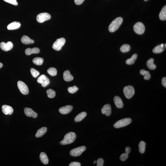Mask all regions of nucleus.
Masks as SVG:
<instances>
[{"instance_id": "35", "label": "nucleus", "mask_w": 166, "mask_h": 166, "mask_svg": "<svg viewBox=\"0 0 166 166\" xmlns=\"http://www.w3.org/2000/svg\"><path fill=\"white\" fill-rule=\"evenodd\" d=\"M78 88L75 85H74L73 86L69 88L68 89V91L70 93H74L78 91Z\"/></svg>"}, {"instance_id": "38", "label": "nucleus", "mask_w": 166, "mask_h": 166, "mask_svg": "<svg viewBox=\"0 0 166 166\" xmlns=\"http://www.w3.org/2000/svg\"><path fill=\"white\" fill-rule=\"evenodd\" d=\"M97 166H103L104 164V160L102 158L98 159L97 161Z\"/></svg>"}, {"instance_id": "11", "label": "nucleus", "mask_w": 166, "mask_h": 166, "mask_svg": "<svg viewBox=\"0 0 166 166\" xmlns=\"http://www.w3.org/2000/svg\"><path fill=\"white\" fill-rule=\"evenodd\" d=\"M0 47L2 50L4 51L8 52L12 49L13 45L12 43L10 41L6 43L2 42L0 44Z\"/></svg>"}, {"instance_id": "1", "label": "nucleus", "mask_w": 166, "mask_h": 166, "mask_svg": "<svg viewBox=\"0 0 166 166\" xmlns=\"http://www.w3.org/2000/svg\"><path fill=\"white\" fill-rule=\"evenodd\" d=\"M76 138V135L75 133L70 132L65 135L63 140L60 142L61 145H67L74 142Z\"/></svg>"}, {"instance_id": "37", "label": "nucleus", "mask_w": 166, "mask_h": 166, "mask_svg": "<svg viewBox=\"0 0 166 166\" xmlns=\"http://www.w3.org/2000/svg\"><path fill=\"white\" fill-rule=\"evenodd\" d=\"M4 1L6 2L14 5L17 6L18 4V3L16 0H4Z\"/></svg>"}, {"instance_id": "32", "label": "nucleus", "mask_w": 166, "mask_h": 166, "mask_svg": "<svg viewBox=\"0 0 166 166\" xmlns=\"http://www.w3.org/2000/svg\"><path fill=\"white\" fill-rule=\"evenodd\" d=\"M47 73L52 76H56L57 74L56 69L54 67H51L47 70Z\"/></svg>"}, {"instance_id": "17", "label": "nucleus", "mask_w": 166, "mask_h": 166, "mask_svg": "<svg viewBox=\"0 0 166 166\" xmlns=\"http://www.w3.org/2000/svg\"><path fill=\"white\" fill-rule=\"evenodd\" d=\"M21 24L18 22L14 21L11 23L7 26V28L9 30H14L19 28L20 27Z\"/></svg>"}, {"instance_id": "5", "label": "nucleus", "mask_w": 166, "mask_h": 166, "mask_svg": "<svg viewBox=\"0 0 166 166\" xmlns=\"http://www.w3.org/2000/svg\"><path fill=\"white\" fill-rule=\"evenodd\" d=\"M124 92L125 96L128 99H130L134 96L135 91L134 87L131 85H128L125 87Z\"/></svg>"}, {"instance_id": "42", "label": "nucleus", "mask_w": 166, "mask_h": 166, "mask_svg": "<svg viewBox=\"0 0 166 166\" xmlns=\"http://www.w3.org/2000/svg\"><path fill=\"white\" fill-rule=\"evenodd\" d=\"M131 151V148L129 147H127L126 148L125 152L126 153L129 154Z\"/></svg>"}, {"instance_id": "24", "label": "nucleus", "mask_w": 166, "mask_h": 166, "mask_svg": "<svg viewBox=\"0 0 166 166\" xmlns=\"http://www.w3.org/2000/svg\"><path fill=\"white\" fill-rule=\"evenodd\" d=\"M86 113L85 112H83L78 114L75 118V121L76 122H79L81 121L86 116Z\"/></svg>"}, {"instance_id": "18", "label": "nucleus", "mask_w": 166, "mask_h": 166, "mask_svg": "<svg viewBox=\"0 0 166 166\" xmlns=\"http://www.w3.org/2000/svg\"><path fill=\"white\" fill-rule=\"evenodd\" d=\"M40 52V49L38 48L34 47L32 48H28L26 49L25 53L26 55H29L32 54L39 53Z\"/></svg>"}, {"instance_id": "43", "label": "nucleus", "mask_w": 166, "mask_h": 166, "mask_svg": "<svg viewBox=\"0 0 166 166\" xmlns=\"http://www.w3.org/2000/svg\"><path fill=\"white\" fill-rule=\"evenodd\" d=\"M3 66V64L1 62H0V68H1Z\"/></svg>"}, {"instance_id": "25", "label": "nucleus", "mask_w": 166, "mask_h": 166, "mask_svg": "<svg viewBox=\"0 0 166 166\" xmlns=\"http://www.w3.org/2000/svg\"><path fill=\"white\" fill-rule=\"evenodd\" d=\"M154 59L153 58H151L147 62V66L148 68L151 70L155 69L156 67V66L154 63Z\"/></svg>"}, {"instance_id": "9", "label": "nucleus", "mask_w": 166, "mask_h": 166, "mask_svg": "<svg viewBox=\"0 0 166 166\" xmlns=\"http://www.w3.org/2000/svg\"><path fill=\"white\" fill-rule=\"evenodd\" d=\"M51 18L50 14L47 13H40L38 15L37 17V20L38 22L42 23L48 20Z\"/></svg>"}, {"instance_id": "19", "label": "nucleus", "mask_w": 166, "mask_h": 166, "mask_svg": "<svg viewBox=\"0 0 166 166\" xmlns=\"http://www.w3.org/2000/svg\"><path fill=\"white\" fill-rule=\"evenodd\" d=\"M114 102L116 106L119 108H122L124 107V103L121 98L118 96H115L114 98Z\"/></svg>"}, {"instance_id": "14", "label": "nucleus", "mask_w": 166, "mask_h": 166, "mask_svg": "<svg viewBox=\"0 0 166 166\" xmlns=\"http://www.w3.org/2000/svg\"><path fill=\"white\" fill-rule=\"evenodd\" d=\"M101 112L103 114L109 116L111 114V105L107 104L104 105L102 108Z\"/></svg>"}, {"instance_id": "30", "label": "nucleus", "mask_w": 166, "mask_h": 166, "mask_svg": "<svg viewBox=\"0 0 166 166\" xmlns=\"http://www.w3.org/2000/svg\"><path fill=\"white\" fill-rule=\"evenodd\" d=\"M146 143L143 141H141L140 142L139 147V151L141 154H143L145 152L146 149Z\"/></svg>"}, {"instance_id": "29", "label": "nucleus", "mask_w": 166, "mask_h": 166, "mask_svg": "<svg viewBox=\"0 0 166 166\" xmlns=\"http://www.w3.org/2000/svg\"><path fill=\"white\" fill-rule=\"evenodd\" d=\"M141 74L144 76V79L146 80H149L151 78V75L149 71H146L144 70H141L140 71Z\"/></svg>"}, {"instance_id": "28", "label": "nucleus", "mask_w": 166, "mask_h": 166, "mask_svg": "<svg viewBox=\"0 0 166 166\" xmlns=\"http://www.w3.org/2000/svg\"><path fill=\"white\" fill-rule=\"evenodd\" d=\"M44 59L40 57H36L32 60L33 63L37 66L42 65L44 62Z\"/></svg>"}, {"instance_id": "45", "label": "nucleus", "mask_w": 166, "mask_h": 166, "mask_svg": "<svg viewBox=\"0 0 166 166\" xmlns=\"http://www.w3.org/2000/svg\"><path fill=\"white\" fill-rule=\"evenodd\" d=\"M144 1H148V0H144Z\"/></svg>"}, {"instance_id": "41", "label": "nucleus", "mask_w": 166, "mask_h": 166, "mask_svg": "<svg viewBox=\"0 0 166 166\" xmlns=\"http://www.w3.org/2000/svg\"><path fill=\"white\" fill-rule=\"evenodd\" d=\"M162 85L166 88V78L164 77L162 79Z\"/></svg>"}, {"instance_id": "27", "label": "nucleus", "mask_w": 166, "mask_h": 166, "mask_svg": "<svg viewBox=\"0 0 166 166\" xmlns=\"http://www.w3.org/2000/svg\"><path fill=\"white\" fill-rule=\"evenodd\" d=\"M159 18L162 20H165L166 19V6L163 8L159 14Z\"/></svg>"}, {"instance_id": "16", "label": "nucleus", "mask_w": 166, "mask_h": 166, "mask_svg": "<svg viewBox=\"0 0 166 166\" xmlns=\"http://www.w3.org/2000/svg\"><path fill=\"white\" fill-rule=\"evenodd\" d=\"M166 47V44H162L154 47L153 52L154 53H160L165 50Z\"/></svg>"}, {"instance_id": "12", "label": "nucleus", "mask_w": 166, "mask_h": 166, "mask_svg": "<svg viewBox=\"0 0 166 166\" xmlns=\"http://www.w3.org/2000/svg\"><path fill=\"white\" fill-rule=\"evenodd\" d=\"M73 108V107L71 105H67L60 108L59 109V111L61 114H67L72 111Z\"/></svg>"}, {"instance_id": "34", "label": "nucleus", "mask_w": 166, "mask_h": 166, "mask_svg": "<svg viewBox=\"0 0 166 166\" xmlns=\"http://www.w3.org/2000/svg\"><path fill=\"white\" fill-rule=\"evenodd\" d=\"M30 72L33 77L36 78L39 75V72L34 68L31 69Z\"/></svg>"}, {"instance_id": "26", "label": "nucleus", "mask_w": 166, "mask_h": 166, "mask_svg": "<svg viewBox=\"0 0 166 166\" xmlns=\"http://www.w3.org/2000/svg\"><path fill=\"white\" fill-rule=\"evenodd\" d=\"M137 57L138 55L137 54H134L131 58L128 59L126 60V63L129 65L133 64L135 63V60L137 59Z\"/></svg>"}, {"instance_id": "31", "label": "nucleus", "mask_w": 166, "mask_h": 166, "mask_svg": "<svg viewBox=\"0 0 166 166\" xmlns=\"http://www.w3.org/2000/svg\"><path fill=\"white\" fill-rule=\"evenodd\" d=\"M130 46L127 44H125L121 46L120 49L122 53H126L129 52L130 50Z\"/></svg>"}, {"instance_id": "39", "label": "nucleus", "mask_w": 166, "mask_h": 166, "mask_svg": "<svg viewBox=\"0 0 166 166\" xmlns=\"http://www.w3.org/2000/svg\"><path fill=\"white\" fill-rule=\"evenodd\" d=\"M81 165V164L78 162H72L69 165V166H80Z\"/></svg>"}, {"instance_id": "36", "label": "nucleus", "mask_w": 166, "mask_h": 166, "mask_svg": "<svg viewBox=\"0 0 166 166\" xmlns=\"http://www.w3.org/2000/svg\"><path fill=\"white\" fill-rule=\"evenodd\" d=\"M128 157V154L125 153L121 155L120 157V160L122 161H125L127 160Z\"/></svg>"}, {"instance_id": "6", "label": "nucleus", "mask_w": 166, "mask_h": 166, "mask_svg": "<svg viewBox=\"0 0 166 166\" xmlns=\"http://www.w3.org/2000/svg\"><path fill=\"white\" fill-rule=\"evenodd\" d=\"M86 149L85 146H82L72 149L70 152V154L72 156L77 157L81 155L82 153Z\"/></svg>"}, {"instance_id": "8", "label": "nucleus", "mask_w": 166, "mask_h": 166, "mask_svg": "<svg viewBox=\"0 0 166 166\" xmlns=\"http://www.w3.org/2000/svg\"><path fill=\"white\" fill-rule=\"evenodd\" d=\"M17 86L20 91L23 94L27 95L28 94L29 92L28 87L24 82L21 81H18Z\"/></svg>"}, {"instance_id": "22", "label": "nucleus", "mask_w": 166, "mask_h": 166, "mask_svg": "<svg viewBox=\"0 0 166 166\" xmlns=\"http://www.w3.org/2000/svg\"><path fill=\"white\" fill-rule=\"evenodd\" d=\"M41 162L45 165H47L48 163L49 159L47 154L45 153L42 152L41 153L39 156Z\"/></svg>"}, {"instance_id": "4", "label": "nucleus", "mask_w": 166, "mask_h": 166, "mask_svg": "<svg viewBox=\"0 0 166 166\" xmlns=\"http://www.w3.org/2000/svg\"><path fill=\"white\" fill-rule=\"evenodd\" d=\"M65 42V39L63 38L57 39L53 45V48L56 50H60L62 47L64 45Z\"/></svg>"}, {"instance_id": "40", "label": "nucleus", "mask_w": 166, "mask_h": 166, "mask_svg": "<svg viewBox=\"0 0 166 166\" xmlns=\"http://www.w3.org/2000/svg\"><path fill=\"white\" fill-rule=\"evenodd\" d=\"M85 0H74L75 3L76 5H79L83 3Z\"/></svg>"}, {"instance_id": "2", "label": "nucleus", "mask_w": 166, "mask_h": 166, "mask_svg": "<svg viewBox=\"0 0 166 166\" xmlns=\"http://www.w3.org/2000/svg\"><path fill=\"white\" fill-rule=\"evenodd\" d=\"M123 20V19L121 17H118L114 19L109 26L108 29L110 32H113L117 30L122 24Z\"/></svg>"}, {"instance_id": "23", "label": "nucleus", "mask_w": 166, "mask_h": 166, "mask_svg": "<svg viewBox=\"0 0 166 166\" xmlns=\"http://www.w3.org/2000/svg\"><path fill=\"white\" fill-rule=\"evenodd\" d=\"M47 129L46 127H42L37 131L35 134V137L37 138L42 137L47 132Z\"/></svg>"}, {"instance_id": "33", "label": "nucleus", "mask_w": 166, "mask_h": 166, "mask_svg": "<svg viewBox=\"0 0 166 166\" xmlns=\"http://www.w3.org/2000/svg\"><path fill=\"white\" fill-rule=\"evenodd\" d=\"M47 96L50 98H53L55 96L56 93L55 90L52 89H49L47 90Z\"/></svg>"}, {"instance_id": "13", "label": "nucleus", "mask_w": 166, "mask_h": 166, "mask_svg": "<svg viewBox=\"0 0 166 166\" xmlns=\"http://www.w3.org/2000/svg\"><path fill=\"white\" fill-rule=\"evenodd\" d=\"M25 114L28 117H32L34 118L37 117L38 114L31 108L26 107L24 109Z\"/></svg>"}, {"instance_id": "3", "label": "nucleus", "mask_w": 166, "mask_h": 166, "mask_svg": "<svg viewBox=\"0 0 166 166\" xmlns=\"http://www.w3.org/2000/svg\"><path fill=\"white\" fill-rule=\"evenodd\" d=\"M132 122V120L129 118H125L118 121L114 125V127L119 128L128 125Z\"/></svg>"}, {"instance_id": "44", "label": "nucleus", "mask_w": 166, "mask_h": 166, "mask_svg": "<svg viewBox=\"0 0 166 166\" xmlns=\"http://www.w3.org/2000/svg\"><path fill=\"white\" fill-rule=\"evenodd\" d=\"M96 163V161L95 160L94 161V162H93V164H95Z\"/></svg>"}, {"instance_id": "10", "label": "nucleus", "mask_w": 166, "mask_h": 166, "mask_svg": "<svg viewBox=\"0 0 166 166\" xmlns=\"http://www.w3.org/2000/svg\"><path fill=\"white\" fill-rule=\"evenodd\" d=\"M37 81L39 83H41L43 87L47 86L49 84L50 82L49 78L44 75L39 76L37 79Z\"/></svg>"}, {"instance_id": "21", "label": "nucleus", "mask_w": 166, "mask_h": 166, "mask_svg": "<svg viewBox=\"0 0 166 166\" xmlns=\"http://www.w3.org/2000/svg\"><path fill=\"white\" fill-rule=\"evenodd\" d=\"M21 42L25 44H30L34 43V41L30 38L27 35L23 36L21 39Z\"/></svg>"}, {"instance_id": "20", "label": "nucleus", "mask_w": 166, "mask_h": 166, "mask_svg": "<svg viewBox=\"0 0 166 166\" xmlns=\"http://www.w3.org/2000/svg\"><path fill=\"white\" fill-rule=\"evenodd\" d=\"M63 79L66 82H70L73 80V77L68 70H66L63 73Z\"/></svg>"}, {"instance_id": "15", "label": "nucleus", "mask_w": 166, "mask_h": 166, "mask_svg": "<svg viewBox=\"0 0 166 166\" xmlns=\"http://www.w3.org/2000/svg\"><path fill=\"white\" fill-rule=\"evenodd\" d=\"M3 112L5 114L11 115L13 112L14 110L11 106L8 105H4L2 106Z\"/></svg>"}, {"instance_id": "7", "label": "nucleus", "mask_w": 166, "mask_h": 166, "mask_svg": "<svg viewBox=\"0 0 166 166\" xmlns=\"http://www.w3.org/2000/svg\"><path fill=\"white\" fill-rule=\"evenodd\" d=\"M134 30L136 33L142 34L144 33L145 31V27L142 23L138 22L135 24L134 26Z\"/></svg>"}]
</instances>
